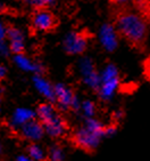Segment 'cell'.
Here are the masks:
<instances>
[{"instance_id": "6da1fadb", "label": "cell", "mask_w": 150, "mask_h": 161, "mask_svg": "<svg viewBox=\"0 0 150 161\" xmlns=\"http://www.w3.org/2000/svg\"><path fill=\"white\" fill-rule=\"evenodd\" d=\"M113 29L133 49L142 52L148 40V21L130 7L113 6L110 9Z\"/></svg>"}, {"instance_id": "7a4b0ae2", "label": "cell", "mask_w": 150, "mask_h": 161, "mask_svg": "<svg viewBox=\"0 0 150 161\" xmlns=\"http://www.w3.org/2000/svg\"><path fill=\"white\" fill-rule=\"evenodd\" d=\"M31 22L37 31H43L46 33L56 31V29L59 26L58 17L47 8L34 9L31 16Z\"/></svg>"}, {"instance_id": "3957f363", "label": "cell", "mask_w": 150, "mask_h": 161, "mask_svg": "<svg viewBox=\"0 0 150 161\" xmlns=\"http://www.w3.org/2000/svg\"><path fill=\"white\" fill-rule=\"evenodd\" d=\"M99 135L100 133L91 129V128L82 129L72 135L70 143L76 149L82 150L85 153H93L99 143Z\"/></svg>"}, {"instance_id": "277c9868", "label": "cell", "mask_w": 150, "mask_h": 161, "mask_svg": "<svg viewBox=\"0 0 150 161\" xmlns=\"http://www.w3.org/2000/svg\"><path fill=\"white\" fill-rule=\"evenodd\" d=\"M111 6H125L138 12L144 19H150V0H108Z\"/></svg>"}, {"instance_id": "5b68a950", "label": "cell", "mask_w": 150, "mask_h": 161, "mask_svg": "<svg viewBox=\"0 0 150 161\" xmlns=\"http://www.w3.org/2000/svg\"><path fill=\"white\" fill-rule=\"evenodd\" d=\"M91 34L89 33H82V32H77V33L70 34L66 40V50L70 54H79L83 53L84 49L86 48V43L89 41Z\"/></svg>"}, {"instance_id": "8992f818", "label": "cell", "mask_w": 150, "mask_h": 161, "mask_svg": "<svg viewBox=\"0 0 150 161\" xmlns=\"http://www.w3.org/2000/svg\"><path fill=\"white\" fill-rule=\"evenodd\" d=\"M43 131H44V127L43 125L38 121H31V122H26L24 126V135L28 138L32 140H38L42 136Z\"/></svg>"}, {"instance_id": "52a82bcc", "label": "cell", "mask_w": 150, "mask_h": 161, "mask_svg": "<svg viewBox=\"0 0 150 161\" xmlns=\"http://www.w3.org/2000/svg\"><path fill=\"white\" fill-rule=\"evenodd\" d=\"M56 94H57V97H58L59 102L64 105H68L70 103V94L64 89V88H57L56 90Z\"/></svg>"}, {"instance_id": "ba28073f", "label": "cell", "mask_w": 150, "mask_h": 161, "mask_svg": "<svg viewBox=\"0 0 150 161\" xmlns=\"http://www.w3.org/2000/svg\"><path fill=\"white\" fill-rule=\"evenodd\" d=\"M28 154L32 159L35 160H42L43 159V153L37 145H30L28 146Z\"/></svg>"}, {"instance_id": "9c48e42d", "label": "cell", "mask_w": 150, "mask_h": 161, "mask_svg": "<svg viewBox=\"0 0 150 161\" xmlns=\"http://www.w3.org/2000/svg\"><path fill=\"white\" fill-rule=\"evenodd\" d=\"M40 1H41V8H47L52 0H40Z\"/></svg>"}, {"instance_id": "30bf717a", "label": "cell", "mask_w": 150, "mask_h": 161, "mask_svg": "<svg viewBox=\"0 0 150 161\" xmlns=\"http://www.w3.org/2000/svg\"><path fill=\"white\" fill-rule=\"evenodd\" d=\"M5 77H6V71H5V69L0 65V80L5 79Z\"/></svg>"}, {"instance_id": "8fae6325", "label": "cell", "mask_w": 150, "mask_h": 161, "mask_svg": "<svg viewBox=\"0 0 150 161\" xmlns=\"http://www.w3.org/2000/svg\"><path fill=\"white\" fill-rule=\"evenodd\" d=\"M1 154H3V150H1V146H0V157H1Z\"/></svg>"}]
</instances>
